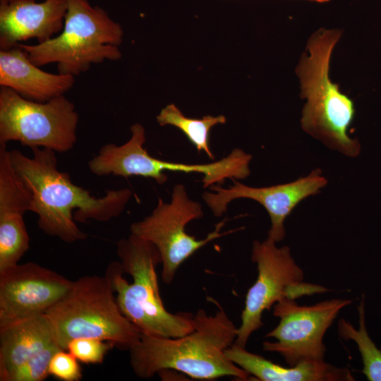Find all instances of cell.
<instances>
[{"label":"cell","instance_id":"603a6c76","mask_svg":"<svg viewBox=\"0 0 381 381\" xmlns=\"http://www.w3.org/2000/svg\"><path fill=\"white\" fill-rule=\"evenodd\" d=\"M78 361L68 351L59 350L50 361L49 375L64 381H78L83 377Z\"/></svg>","mask_w":381,"mask_h":381},{"label":"cell","instance_id":"5b68a950","mask_svg":"<svg viewBox=\"0 0 381 381\" xmlns=\"http://www.w3.org/2000/svg\"><path fill=\"white\" fill-rule=\"evenodd\" d=\"M123 32L105 10L88 0H67L64 28L56 37L36 44L19 43L30 61L40 67L56 63L58 73L74 77L93 64L117 61Z\"/></svg>","mask_w":381,"mask_h":381},{"label":"cell","instance_id":"d6986e66","mask_svg":"<svg viewBox=\"0 0 381 381\" xmlns=\"http://www.w3.org/2000/svg\"><path fill=\"white\" fill-rule=\"evenodd\" d=\"M359 317L358 329L347 320L341 318L338 322V334L345 341H353L361 353L363 373L370 381H381V350L370 338L365 322L364 296L357 307Z\"/></svg>","mask_w":381,"mask_h":381},{"label":"cell","instance_id":"7402d4cb","mask_svg":"<svg viewBox=\"0 0 381 381\" xmlns=\"http://www.w3.org/2000/svg\"><path fill=\"white\" fill-rule=\"evenodd\" d=\"M114 346L108 341L95 338H77L71 340L66 350L84 363H101L107 352Z\"/></svg>","mask_w":381,"mask_h":381},{"label":"cell","instance_id":"cb8c5ba5","mask_svg":"<svg viewBox=\"0 0 381 381\" xmlns=\"http://www.w3.org/2000/svg\"><path fill=\"white\" fill-rule=\"evenodd\" d=\"M313 1H318V2H325V1H327L329 0H313Z\"/></svg>","mask_w":381,"mask_h":381},{"label":"cell","instance_id":"44dd1931","mask_svg":"<svg viewBox=\"0 0 381 381\" xmlns=\"http://www.w3.org/2000/svg\"><path fill=\"white\" fill-rule=\"evenodd\" d=\"M61 349L57 343L47 346L20 365L8 381L44 380L49 375V365L53 355Z\"/></svg>","mask_w":381,"mask_h":381},{"label":"cell","instance_id":"ba28073f","mask_svg":"<svg viewBox=\"0 0 381 381\" xmlns=\"http://www.w3.org/2000/svg\"><path fill=\"white\" fill-rule=\"evenodd\" d=\"M202 217L201 204L190 199L184 185L179 183L173 188L169 202L159 198L149 216L131 225V234L151 242L157 248L164 284L173 282L179 267L198 250L217 238L243 229L221 232L226 221L224 219L205 238L197 239L186 232V226Z\"/></svg>","mask_w":381,"mask_h":381},{"label":"cell","instance_id":"277c9868","mask_svg":"<svg viewBox=\"0 0 381 381\" xmlns=\"http://www.w3.org/2000/svg\"><path fill=\"white\" fill-rule=\"evenodd\" d=\"M340 35L337 30H322L309 40L310 56L303 54L297 68L301 95L307 99L301 121L306 132L329 148L355 157L359 144L347 133L355 113L353 103L329 78L330 56Z\"/></svg>","mask_w":381,"mask_h":381},{"label":"cell","instance_id":"30bf717a","mask_svg":"<svg viewBox=\"0 0 381 381\" xmlns=\"http://www.w3.org/2000/svg\"><path fill=\"white\" fill-rule=\"evenodd\" d=\"M131 137L124 144H107L102 152L101 164L107 175L125 178L139 176L154 179L159 185L168 179L165 171L199 173L204 175V188L213 184L222 185L227 179H244L250 174L249 164L252 156L243 150L234 149L229 155L210 164H190L158 159L143 147L145 131L140 123L131 127Z\"/></svg>","mask_w":381,"mask_h":381},{"label":"cell","instance_id":"9c48e42d","mask_svg":"<svg viewBox=\"0 0 381 381\" xmlns=\"http://www.w3.org/2000/svg\"><path fill=\"white\" fill-rule=\"evenodd\" d=\"M267 238L253 243L251 260L258 276L248 289L235 344L246 348L250 335L262 325V314L284 298L295 300L315 294V284L303 282L304 272L293 258L289 246L277 247Z\"/></svg>","mask_w":381,"mask_h":381},{"label":"cell","instance_id":"ffe728a7","mask_svg":"<svg viewBox=\"0 0 381 381\" xmlns=\"http://www.w3.org/2000/svg\"><path fill=\"white\" fill-rule=\"evenodd\" d=\"M29 243L23 217L0 218V273L18 264Z\"/></svg>","mask_w":381,"mask_h":381},{"label":"cell","instance_id":"2e32d148","mask_svg":"<svg viewBox=\"0 0 381 381\" xmlns=\"http://www.w3.org/2000/svg\"><path fill=\"white\" fill-rule=\"evenodd\" d=\"M226 357L249 375L261 381H353L347 368L324 360H308L284 367L234 343L225 351Z\"/></svg>","mask_w":381,"mask_h":381},{"label":"cell","instance_id":"e0dca14e","mask_svg":"<svg viewBox=\"0 0 381 381\" xmlns=\"http://www.w3.org/2000/svg\"><path fill=\"white\" fill-rule=\"evenodd\" d=\"M54 343V327L46 314L1 325L0 381H8L20 365Z\"/></svg>","mask_w":381,"mask_h":381},{"label":"cell","instance_id":"3957f363","mask_svg":"<svg viewBox=\"0 0 381 381\" xmlns=\"http://www.w3.org/2000/svg\"><path fill=\"white\" fill-rule=\"evenodd\" d=\"M116 253L120 261L111 262L105 275L122 313L145 334L174 338L191 332L192 314L172 313L164 306L156 272L161 257L156 246L131 234L118 241Z\"/></svg>","mask_w":381,"mask_h":381},{"label":"cell","instance_id":"8fae6325","mask_svg":"<svg viewBox=\"0 0 381 381\" xmlns=\"http://www.w3.org/2000/svg\"><path fill=\"white\" fill-rule=\"evenodd\" d=\"M351 302L333 298L301 306L290 298L278 301L272 308L279 324L265 335L276 341L263 342V350L279 353L289 366L308 360H324V336L341 310Z\"/></svg>","mask_w":381,"mask_h":381},{"label":"cell","instance_id":"6da1fadb","mask_svg":"<svg viewBox=\"0 0 381 381\" xmlns=\"http://www.w3.org/2000/svg\"><path fill=\"white\" fill-rule=\"evenodd\" d=\"M29 157L18 150L10 151L13 169L32 195V212L38 216L39 228L50 236L72 243L87 235L75 222H105L119 216L132 192L128 188L109 190L101 198L74 184L69 174L57 169L55 152L31 148Z\"/></svg>","mask_w":381,"mask_h":381},{"label":"cell","instance_id":"52a82bcc","mask_svg":"<svg viewBox=\"0 0 381 381\" xmlns=\"http://www.w3.org/2000/svg\"><path fill=\"white\" fill-rule=\"evenodd\" d=\"M78 119L74 104L64 95L40 102L1 86L0 145L18 141L30 149L66 152L77 142Z\"/></svg>","mask_w":381,"mask_h":381},{"label":"cell","instance_id":"7a4b0ae2","mask_svg":"<svg viewBox=\"0 0 381 381\" xmlns=\"http://www.w3.org/2000/svg\"><path fill=\"white\" fill-rule=\"evenodd\" d=\"M210 299L217 308L216 313L208 315L199 309L193 315L195 328L191 332L174 338L143 334L129 350L131 366L138 377L148 379L171 370L198 380L249 378L250 375L225 353L236 339L238 327L218 302Z\"/></svg>","mask_w":381,"mask_h":381},{"label":"cell","instance_id":"9a60e30c","mask_svg":"<svg viewBox=\"0 0 381 381\" xmlns=\"http://www.w3.org/2000/svg\"><path fill=\"white\" fill-rule=\"evenodd\" d=\"M74 83L73 75L41 70L18 46L0 50V85L13 90L25 99L47 102L64 95Z\"/></svg>","mask_w":381,"mask_h":381},{"label":"cell","instance_id":"ac0fdd59","mask_svg":"<svg viewBox=\"0 0 381 381\" xmlns=\"http://www.w3.org/2000/svg\"><path fill=\"white\" fill-rule=\"evenodd\" d=\"M156 119L160 126L171 125L178 128L198 152H205L210 159L215 158L209 146L210 131L215 125L225 123L226 119L224 116L207 115L202 119L188 118L174 104H171L161 110Z\"/></svg>","mask_w":381,"mask_h":381},{"label":"cell","instance_id":"7c38bea8","mask_svg":"<svg viewBox=\"0 0 381 381\" xmlns=\"http://www.w3.org/2000/svg\"><path fill=\"white\" fill-rule=\"evenodd\" d=\"M233 185L225 188L213 184L210 188L214 193L205 192L202 199L215 217H221L233 200L248 198L253 200L267 210L271 226L267 238L279 243L285 236L284 221L293 210L304 199L318 193L327 183L320 169L313 170L306 176L294 181L267 187H250L236 179Z\"/></svg>","mask_w":381,"mask_h":381},{"label":"cell","instance_id":"4fadbf2b","mask_svg":"<svg viewBox=\"0 0 381 381\" xmlns=\"http://www.w3.org/2000/svg\"><path fill=\"white\" fill-rule=\"evenodd\" d=\"M73 281L35 262L0 273V326L45 314L71 289Z\"/></svg>","mask_w":381,"mask_h":381},{"label":"cell","instance_id":"8992f818","mask_svg":"<svg viewBox=\"0 0 381 381\" xmlns=\"http://www.w3.org/2000/svg\"><path fill=\"white\" fill-rule=\"evenodd\" d=\"M109 278L86 275L73 281L67 294L45 313L59 346L66 350L77 338H95L129 351L143 332L121 311Z\"/></svg>","mask_w":381,"mask_h":381},{"label":"cell","instance_id":"5bb4252c","mask_svg":"<svg viewBox=\"0 0 381 381\" xmlns=\"http://www.w3.org/2000/svg\"><path fill=\"white\" fill-rule=\"evenodd\" d=\"M67 0H0V50L36 39L44 42L61 32Z\"/></svg>","mask_w":381,"mask_h":381}]
</instances>
